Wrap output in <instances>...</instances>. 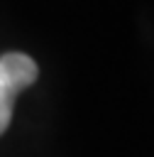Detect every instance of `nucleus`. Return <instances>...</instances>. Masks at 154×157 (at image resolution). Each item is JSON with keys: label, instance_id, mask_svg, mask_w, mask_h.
Instances as JSON below:
<instances>
[{"label": "nucleus", "instance_id": "nucleus-3", "mask_svg": "<svg viewBox=\"0 0 154 157\" xmlns=\"http://www.w3.org/2000/svg\"><path fill=\"white\" fill-rule=\"evenodd\" d=\"M0 96H5V98H10V101H12V96H7V93H5V88H2V86H0Z\"/></svg>", "mask_w": 154, "mask_h": 157}, {"label": "nucleus", "instance_id": "nucleus-1", "mask_svg": "<svg viewBox=\"0 0 154 157\" xmlns=\"http://www.w3.org/2000/svg\"><path fill=\"white\" fill-rule=\"evenodd\" d=\"M34 78H37V64L32 56L20 52H10L0 56V86L5 88L7 96L15 98L20 91L32 86Z\"/></svg>", "mask_w": 154, "mask_h": 157}, {"label": "nucleus", "instance_id": "nucleus-2", "mask_svg": "<svg viewBox=\"0 0 154 157\" xmlns=\"http://www.w3.org/2000/svg\"><path fill=\"white\" fill-rule=\"evenodd\" d=\"M10 118H12V101L5 98V96H0V135L7 130Z\"/></svg>", "mask_w": 154, "mask_h": 157}]
</instances>
